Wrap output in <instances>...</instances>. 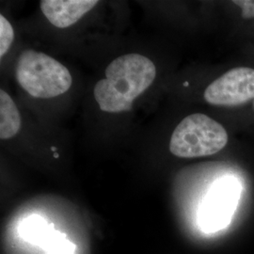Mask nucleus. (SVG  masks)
<instances>
[{"instance_id":"obj_1","label":"nucleus","mask_w":254,"mask_h":254,"mask_svg":"<svg viewBox=\"0 0 254 254\" xmlns=\"http://www.w3.org/2000/svg\"><path fill=\"white\" fill-rule=\"evenodd\" d=\"M156 75L154 63L142 55L121 56L109 64L106 78L96 83L93 93L102 111L127 112L133 102L153 84Z\"/></svg>"},{"instance_id":"obj_2","label":"nucleus","mask_w":254,"mask_h":254,"mask_svg":"<svg viewBox=\"0 0 254 254\" xmlns=\"http://www.w3.org/2000/svg\"><path fill=\"white\" fill-rule=\"evenodd\" d=\"M16 78L27 93L41 99L62 95L72 86V75L64 64L34 50H26L20 55Z\"/></svg>"},{"instance_id":"obj_3","label":"nucleus","mask_w":254,"mask_h":254,"mask_svg":"<svg viewBox=\"0 0 254 254\" xmlns=\"http://www.w3.org/2000/svg\"><path fill=\"white\" fill-rule=\"evenodd\" d=\"M227 131L207 115L196 113L182 120L173 131L170 151L181 158L218 154L227 145Z\"/></svg>"},{"instance_id":"obj_4","label":"nucleus","mask_w":254,"mask_h":254,"mask_svg":"<svg viewBox=\"0 0 254 254\" xmlns=\"http://www.w3.org/2000/svg\"><path fill=\"white\" fill-rule=\"evenodd\" d=\"M240 194L234 178L220 179L205 196L199 210V226L204 233H216L227 227L233 218Z\"/></svg>"},{"instance_id":"obj_5","label":"nucleus","mask_w":254,"mask_h":254,"mask_svg":"<svg viewBox=\"0 0 254 254\" xmlns=\"http://www.w3.org/2000/svg\"><path fill=\"white\" fill-rule=\"evenodd\" d=\"M204 99L218 107H236L254 100V69L237 67L229 70L205 89Z\"/></svg>"},{"instance_id":"obj_6","label":"nucleus","mask_w":254,"mask_h":254,"mask_svg":"<svg viewBox=\"0 0 254 254\" xmlns=\"http://www.w3.org/2000/svg\"><path fill=\"white\" fill-rule=\"evenodd\" d=\"M41 9L48 21L59 28L74 25L87 12L93 9L96 0H43Z\"/></svg>"},{"instance_id":"obj_7","label":"nucleus","mask_w":254,"mask_h":254,"mask_svg":"<svg viewBox=\"0 0 254 254\" xmlns=\"http://www.w3.org/2000/svg\"><path fill=\"white\" fill-rule=\"evenodd\" d=\"M18 234L28 244L41 248L47 253L64 233L55 229L53 223L46 218L30 215L20 222Z\"/></svg>"},{"instance_id":"obj_8","label":"nucleus","mask_w":254,"mask_h":254,"mask_svg":"<svg viewBox=\"0 0 254 254\" xmlns=\"http://www.w3.org/2000/svg\"><path fill=\"white\" fill-rule=\"evenodd\" d=\"M21 127L18 109L6 91H0V138L8 139L15 136Z\"/></svg>"},{"instance_id":"obj_9","label":"nucleus","mask_w":254,"mask_h":254,"mask_svg":"<svg viewBox=\"0 0 254 254\" xmlns=\"http://www.w3.org/2000/svg\"><path fill=\"white\" fill-rule=\"evenodd\" d=\"M14 39V32L9 21L0 15V58L8 52Z\"/></svg>"},{"instance_id":"obj_10","label":"nucleus","mask_w":254,"mask_h":254,"mask_svg":"<svg viewBox=\"0 0 254 254\" xmlns=\"http://www.w3.org/2000/svg\"><path fill=\"white\" fill-rule=\"evenodd\" d=\"M75 248V245L69 240L66 234H64L46 254H74Z\"/></svg>"},{"instance_id":"obj_11","label":"nucleus","mask_w":254,"mask_h":254,"mask_svg":"<svg viewBox=\"0 0 254 254\" xmlns=\"http://www.w3.org/2000/svg\"><path fill=\"white\" fill-rule=\"evenodd\" d=\"M242 10V17L244 19H251L254 17V0H235L233 1Z\"/></svg>"},{"instance_id":"obj_12","label":"nucleus","mask_w":254,"mask_h":254,"mask_svg":"<svg viewBox=\"0 0 254 254\" xmlns=\"http://www.w3.org/2000/svg\"></svg>"}]
</instances>
